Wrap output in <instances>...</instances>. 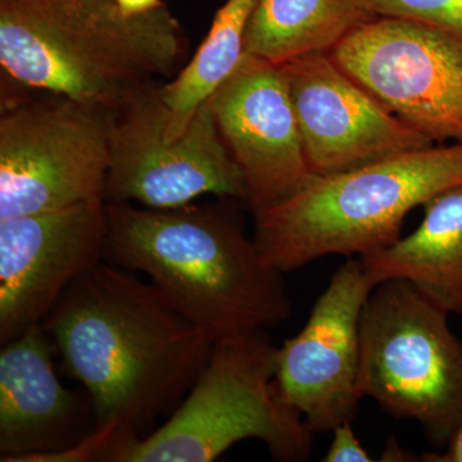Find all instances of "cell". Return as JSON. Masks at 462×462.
I'll use <instances>...</instances> for the list:
<instances>
[{"mask_svg":"<svg viewBox=\"0 0 462 462\" xmlns=\"http://www.w3.org/2000/svg\"><path fill=\"white\" fill-rule=\"evenodd\" d=\"M462 185V143L434 144L346 171L310 176L278 205L254 212V243L282 273L319 258L363 257L393 245L404 218Z\"/></svg>","mask_w":462,"mask_h":462,"instance_id":"cell-4","label":"cell"},{"mask_svg":"<svg viewBox=\"0 0 462 462\" xmlns=\"http://www.w3.org/2000/svg\"><path fill=\"white\" fill-rule=\"evenodd\" d=\"M422 208L421 224L410 236L361 261L376 285L403 279L449 315L462 316V185Z\"/></svg>","mask_w":462,"mask_h":462,"instance_id":"cell-15","label":"cell"},{"mask_svg":"<svg viewBox=\"0 0 462 462\" xmlns=\"http://www.w3.org/2000/svg\"><path fill=\"white\" fill-rule=\"evenodd\" d=\"M448 312L403 279L379 282L361 318V396L418 421L443 449L462 421V340Z\"/></svg>","mask_w":462,"mask_h":462,"instance_id":"cell-6","label":"cell"},{"mask_svg":"<svg viewBox=\"0 0 462 462\" xmlns=\"http://www.w3.org/2000/svg\"><path fill=\"white\" fill-rule=\"evenodd\" d=\"M329 451L325 454L324 462H372L369 452L358 442L357 437L352 430L351 421L343 422L333 430Z\"/></svg>","mask_w":462,"mask_h":462,"instance_id":"cell-19","label":"cell"},{"mask_svg":"<svg viewBox=\"0 0 462 462\" xmlns=\"http://www.w3.org/2000/svg\"><path fill=\"white\" fill-rule=\"evenodd\" d=\"M209 105L254 214L287 199L309 180L312 173L282 66L245 53Z\"/></svg>","mask_w":462,"mask_h":462,"instance_id":"cell-13","label":"cell"},{"mask_svg":"<svg viewBox=\"0 0 462 462\" xmlns=\"http://www.w3.org/2000/svg\"><path fill=\"white\" fill-rule=\"evenodd\" d=\"M424 462H462V421L454 436L440 452H430L422 455Z\"/></svg>","mask_w":462,"mask_h":462,"instance_id":"cell-20","label":"cell"},{"mask_svg":"<svg viewBox=\"0 0 462 462\" xmlns=\"http://www.w3.org/2000/svg\"><path fill=\"white\" fill-rule=\"evenodd\" d=\"M120 8L127 14H142L161 7V0H116Z\"/></svg>","mask_w":462,"mask_h":462,"instance_id":"cell-21","label":"cell"},{"mask_svg":"<svg viewBox=\"0 0 462 462\" xmlns=\"http://www.w3.org/2000/svg\"><path fill=\"white\" fill-rule=\"evenodd\" d=\"M256 0H226L188 66L169 84L158 87L163 134L178 138L203 103L236 71L245 54V32Z\"/></svg>","mask_w":462,"mask_h":462,"instance_id":"cell-17","label":"cell"},{"mask_svg":"<svg viewBox=\"0 0 462 462\" xmlns=\"http://www.w3.org/2000/svg\"><path fill=\"white\" fill-rule=\"evenodd\" d=\"M278 351L264 329L216 340L180 406L127 462H211L245 439L263 442L273 460L306 461L315 433L278 396Z\"/></svg>","mask_w":462,"mask_h":462,"instance_id":"cell-5","label":"cell"},{"mask_svg":"<svg viewBox=\"0 0 462 462\" xmlns=\"http://www.w3.org/2000/svg\"><path fill=\"white\" fill-rule=\"evenodd\" d=\"M343 69L433 143H462V45L379 16L330 51Z\"/></svg>","mask_w":462,"mask_h":462,"instance_id":"cell-9","label":"cell"},{"mask_svg":"<svg viewBox=\"0 0 462 462\" xmlns=\"http://www.w3.org/2000/svg\"><path fill=\"white\" fill-rule=\"evenodd\" d=\"M379 16L420 23L462 45V0H370Z\"/></svg>","mask_w":462,"mask_h":462,"instance_id":"cell-18","label":"cell"},{"mask_svg":"<svg viewBox=\"0 0 462 462\" xmlns=\"http://www.w3.org/2000/svg\"><path fill=\"white\" fill-rule=\"evenodd\" d=\"M409 454L402 451L398 447L397 442L393 439L389 442L387 448H385L384 454L382 455V458H378V461L384 462H401V461H413L412 458H409Z\"/></svg>","mask_w":462,"mask_h":462,"instance_id":"cell-22","label":"cell"},{"mask_svg":"<svg viewBox=\"0 0 462 462\" xmlns=\"http://www.w3.org/2000/svg\"><path fill=\"white\" fill-rule=\"evenodd\" d=\"M370 0H256L245 53L285 65L316 51H330L378 18Z\"/></svg>","mask_w":462,"mask_h":462,"instance_id":"cell-16","label":"cell"},{"mask_svg":"<svg viewBox=\"0 0 462 462\" xmlns=\"http://www.w3.org/2000/svg\"><path fill=\"white\" fill-rule=\"evenodd\" d=\"M236 200L163 209L106 202L103 260L145 273L215 342L278 327L291 318L293 303L282 273L245 231Z\"/></svg>","mask_w":462,"mask_h":462,"instance_id":"cell-2","label":"cell"},{"mask_svg":"<svg viewBox=\"0 0 462 462\" xmlns=\"http://www.w3.org/2000/svg\"><path fill=\"white\" fill-rule=\"evenodd\" d=\"M282 66L314 175L346 171L436 144L346 74L330 51Z\"/></svg>","mask_w":462,"mask_h":462,"instance_id":"cell-11","label":"cell"},{"mask_svg":"<svg viewBox=\"0 0 462 462\" xmlns=\"http://www.w3.org/2000/svg\"><path fill=\"white\" fill-rule=\"evenodd\" d=\"M360 257L346 258L318 298L305 328L279 346L275 388L314 433L352 421L361 392V318L375 288Z\"/></svg>","mask_w":462,"mask_h":462,"instance_id":"cell-10","label":"cell"},{"mask_svg":"<svg viewBox=\"0 0 462 462\" xmlns=\"http://www.w3.org/2000/svg\"><path fill=\"white\" fill-rule=\"evenodd\" d=\"M202 196L245 202L242 173L225 147L209 99L178 138L163 134V107L151 84L118 109L106 202L176 208Z\"/></svg>","mask_w":462,"mask_h":462,"instance_id":"cell-8","label":"cell"},{"mask_svg":"<svg viewBox=\"0 0 462 462\" xmlns=\"http://www.w3.org/2000/svg\"><path fill=\"white\" fill-rule=\"evenodd\" d=\"M116 116L48 91L3 102L0 220L105 200Z\"/></svg>","mask_w":462,"mask_h":462,"instance_id":"cell-7","label":"cell"},{"mask_svg":"<svg viewBox=\"0 0 462 462\" xmlns=\"http://www.w3.org/2000/svg\"><path fill=\"white\" fill-rule=\"evenodd\" d=\"M42 327L89 394L98 427L141 439L180 406L215 346L152 282L105 261L63 291Z\"/></svg>","mask_w":462,"mask_h":462,"instance_id":"cell-1","label":"cell"},{"mask_svg":"<svg viewBox=\"0 0 462 462\" xmlns=\"http://www.w3.org/2000/svg\"><path fill=\"white\" fill-rule=\"evenodd\" d=\"M106 200L0 220V343L41 324L63 291L103 263Z\"/></svg>","mask_w":462,"mask_h":462,"instance_id":"cell-12","label":"cell"},{"mask_svg":"<svg viewBox=\"0 0 462 462\" xmlns=\"http://www.w3.org/2000/svg\"><path fill=\"white\" fill-rule=\"evenodd\" d=\"M51 340L33 325L0 349V461L44 462L98 428L89 394L58 379Z\"/></svg>","mask_w":462,"mask_h":462,"instance_id":"cell-14","label":"cell"},{"mask_svg":"<svg viewBox=\"0 0 462 462\" xmlns=\"http://www.w3.org/2000/svg\"><path fill=\"white\" fill-rule=\"evenodd\" d=\"M187 50L165 5L127 14L116 0H0V65L26 89L118 111Z\"/></svg>","mask_w":462,"mask_h":462,"instance_id":"cell-3","label":"cell"}]
</instances>
